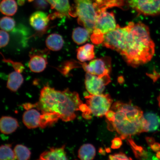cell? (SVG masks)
<instances>
[{
	"instance_id": "7a4b0ae2",
	"label": "cell",
	"mask_w": 160,
	"mask_h": 160,
	"mask_svg": "<svg viewBox=\"0 0 160 160\" xmlns=\"http://www.w3.org/2000/svg\"><path fill=\"white\" fill-rule=\"evenodd\" d=\"M129 34L123 51L120 54L128 64L133 67L148 62L155 53V44L150 36L149 28L139 22H130Z\"/></svg>"
},
{
	"instance_id": "b9f144b4",
	"label": "cell",
	"mask_w": 160,
	"mask_h": 160,
	"mask_svg": "<svg viewBox=\"0 0 160 160\" xmlns=\"http://www.w3.org/2000/svg\"></svg>"
},
{
	"instance_id": "3957f363",
	"label": "cell",
	"mask_w": 160,
	"mask_h": 160,
	"mask_svg": "<svg viewBox=\"0 0 160 160\" xmlns=\"http://www.w3.org/2000/svg\"><path fill=\"white\" fill-rule=\"evenodd\" d=\"M111 109L115 112V119L112 122H107L108 128L117 132L122 139L144 132V113L140 108L131 102L117 101L112 105Z\"/></svg>"
},
{
	"instance_id": "44dd1931",
	"label": "cell",
	"mask_w": 160,
	"mask_h": 160,
	"mask_svg": "<svg viewBox=\"0 0 160 160\" xmlns=\"http://www.w3.org/2000/svg\"><path fill=\"white\" fill-rule=\"evenodd\" d=\"M94 4L97 14L106 11L109 8L113 7H121L124 5L125 0H94Z\"/></svg>"
},
{
	"instance_id": "74e56055",
	"label": "cell",
	"mask_w": 160,
	"mask_h": 160,
	"mask_svg": "<svg viewBox=\"0 0 160 160\" xmlns=\"http://www.w3.org/2000/svg\"><path fill=\"white\" fill-rule=\"evenodd\" d=\"M156 156H157V158L160 159V151L157 152Z\"/></svg>"
},
{
	"instance_id": "4fadbf2b",
	"label": "cell",
	"mask_w": 160,
	"mask_h": 160,
	"mask_svg": "<svg viewBox=\"0 0 160 160\" xmlns=\"http://www.w3.org/2000/svg\"><path fill=\"white\" fill-rule=\"evenodd\" d=\"M41 115L38 110L32 108L28 109L23 115L24 124L29 129L39 127Z\"/></svg>"
},
{
	"instance_id": "8fae6325",
	"label": "cell",
	"mask_w": 160,
	"mask_h": 160,
	"mask_svg": "<svg viewBox=\"0 0 160 160\" xmlns=\"http://www.w3.org/2000/svg\"><path fill=\"white\" fill-rule=\"evenodd\" d=\"M49 49H32L29 53V67L32 72L40 73L44 70L48 64L47 57Z\"/></svg>"
},
{
	"instance_id": "ac0fdd59",
	"label": "cell",
	"mask_w": 160,
	"mask_h": 160,
	"mask_svg": "<svg viewBox=\"0 0 160 160\" xmlns=\"http://www.w3.org/2000/svg\"><path fill=\"white\" fill-rule=\"evenodd\" d=\"M71 8L69 0H59L54 9L56 11L55 12L49 15L50 19L53 20L56 18H69V12Z\"/></svg>"
},
{
	"instance_id": "ba28073f",
	"label": "cell",
	"mask_w": 160,
	"mask_h": 160,
	"mask_svg": "<svg viewBox=\"0 0 160 160\" xmlns=\"http://www.w3.org/2000/svg\"><path fill=\"white\" fill-rule=\"evenodd\" d=\"M128 3L139 14L150 16L160 14V0H129Z\"/></svg>"
},
{
	"instance_id": "4dcf8cb0",
	"label": "cell",
	"mask_w": 160,
	"mask_h": 160,
	"mask_svg": "<svg viewBox=\"0 0 160 160\" xmlns=\"http://www.w3.org/2000/svg\"><path fill=\"white\" fill-rule=\"evenodd\" d=\"M3 61L11 63L15 71H19L22 73L24 69L23 65L21 63L13 62L9 59H5L4 58Z\"/></svg>"
},
{
	"instance_id": "836d02e7",
	"label": "cell",
	"mask_w": 160,
	"mask_h": 160,
	"mask_svg": "<svg viewBox=\"0 0 160 160\" xmlns=\"http://www.w3.org/2000/svg\"><path fill=\"white\" fill-rule=\"evenodd\" d=\"M107 122H112L114 121L115 119V112L111 109L109 110L105 114Z\"/></svg>"
},
{
	"instance_id": "f35d334b",
	"label": "cell",
	"mask_w": 160,
	"mask_h": 160,
	"mask_svg": "<svg viewBox=\"0 0 160 160\" xmlns=\"http://www.w3.org/2000/svg\"><path fill=\"white\" fill-rule=\"evenodd\" d=\"M19 1L20 2H18L19 4L20 5H23L24 3L23 0H19Z\"/></svg>"
},
{
	"instance_id": "cb8c5ba5",
	"label": "cell",
	"mask_w": 160,
	"mask_h": 160,
	"mask_svg": "<svg viewBox=\"0 0 160 160\" xmlns=\"http://www.w3.org/2000/svg\"><path fill=\"white\" fill-rule=\"evenodd\" d=\"M18 9L17 3L15 0H2L0 6L2 13L7 16H13L17 12Z\"/></svg>"
},
{
	"instance_id": "4316f807",
	"label": "cell",
	"mask_w": 160,
	"mask_h": 160,
	"mask_svg": "<svg viewBox=\"0 0 160 160\" xmlns=\"http://www.w3.org/2000/svg\"><path fill=\"white\" fill-rule=\"evenodd\" d=\"M0 26L2 30L7 32L11 31L14 28L15 22L13 19L8 17H4L1 19Z\"/></svg>"
},
{
	"instance_id": "484cf974",
	"label": "cell",
	"mask_w": 160,
	"mask_h": 160,
	"mask_svg": "<svg viewBox=\"0 0 160 160\" xmlns=\"http://www.w3.org/2000/svg\"><path fill=\"white\" fill-rule=\"evenodd\" d=\"M11 145H2L0 148V160H15L14 152L11 148Z\"/></svg>"
},
{
	"instance_id": "277c9868",
	"label": "cell",
	"mask_w": 160,
	"mask_h": 160,
	"mask_svg": "<svg viewBox=\"0 0 160 160\" xmlns=\"http://www.w3.org/2000/svg\"><path fill=\"white\" fill-rule=\"evenodd\" d=\"M75 4L71 7L70 16L78 17V23L83 26L90 33L94 29L97 18V12L92 0H74Z\"/></svg>"
},
{
	"instance_id": "d6a6232c",
	"label": "cell",
	"mask_w": 160,
	"mask_h": 160,
	"mask_svg": "<svg viewBox=\"0 0 160 160\" xmlns=\"http://www.w3.org/2000/svg\"><path fill=\"white\" fill-rule=\"evenodd\" d=\"M122 145V139L121 137H116L112 141L111 148L113 149L119 148Z\"/></svg>"
},
{
	"instance_id": "d590c367",
	"label": "cell",
	"mask_w": 160,
	"mask_h": 160,
	"mask_svg": "<svg viewBox=\"0 0 160 160\" xmlns=\"http://www.w3.org/2000/svg\"><path fill=\"white\" fill-rule=\"evenodd\" d=\"M51 6V9H54L58 2L59 0H47Z\"/></svg>"
},
{
	"instance_id": "e0dca14e",
	"label": "cell",
	"mask_w": 160,
	"mask_h": 160,
	"mask_svg": "<svg viewBox=\"0 0 160 160\" xmlns=\"http://www.w3.org/2000/svg\"><path fill=\"white\" fill-rule=\"evenodd\" d=\"M95 57L94 47L88 43L77 50V59L82 62L92 60Z\"/></svg>"
},
{
	"instance_id": "5bb4252c",
	"label": "cell",
	"mask_w": 160,
	"mask_h": 160,
	"mask_svg": "<svg viewBox=\"0 0 160 160\" xmlns=\"http://www.w3.org/2000/svg\"><path fill=\"white\" fill-rule=\"evenodd\" d=\"M65 145L60 148H52L42 153L40 160H68L65 150Z\"/></svg>"
},
{
	"instance_id": "2e32d148",
	"label": "cell",
	"mask_w": 160,
	"mask_h": 160,
	"mask_svg": "<svg viewBox=\"0 0 160 160\" xmlns=\"http://www.w3.org/2000/svg\"><path fill=\"white\" fill-rule=\"evenodd\" d=\"M19 127L17 120L8 116H3L0 121V129L2 133L10 134L15 132Z\"/></svg>"
},
{
	"instance_id": "52a82bcc",
	"label": "cell",
	"mask_w": 160,
	"mask_h": 160,
	"mask_svg": "<svg viewBox=\"0 0 160 160\" xmlns=\"http://www.w3.org/2000/svg\"><path fill=\"white\" fill-rule=\"evenodd\" d=\"M91 113L96 117H103L110 109L113 100L108 94L91 95L85 97Z\"/></svg>"
},
{
	"instance_id": "5b68a950",
	"label": "cell",
	"mask_w": 160,
	"mask_h": 160,
	"mask_svg": "<svg viewBox=\"0 0 160 160\" xmlns=\"http://www.w3.org/2000/svg\"><path fill=\"white\" fill-rule=\"evenodd\" d=\"M114 14L106 11L98 14L94 29L91 37V41L96 45L103 43L104 35L117 27Z\"/></svg>"
},
{
	"instance_id": "30bf717a",
	"label": "cell",
	"mask_w": 160,
	"mask_h": 160,
	"mask_svg": "<svg viewBox=\"0 0 160 160\" xmlns=\"http://www.w3.org/2000/svg\"><path fill=\"white\" fill-rule=\"evenodd\" d=\"M82 67L87 72L98 76L109 74L111 69V59L105 57L92 60L89 63H82Z\"/></svg>"
},
{
	"instance_id": "d4e9b609",
	"label": "cell",
	"mask_w": 160,
	"mask_h": 160,
	"mask_svg": "<svg viewBox=\"0 0 160 160\" xmlns=\"http://www.w3.org/2000/svg\"><path fill=\"white\" fill-rule=\"evenodd\" d=\"M16 159L18 160H29L31 152L26 146L19 144L15 146L13 150Z\"/></svg>"
},
{
	"instance_id": "7402d4cb",
	"label": "cell",
	"mask_w": 160,
	"mask_h": 160,
	"mask_svg": "<svg viewBox=\"0 0 160 160\" xmlns=\"http://www.w3.org/2000/svg\"><path fill=\"white\" fill-rule=\"evenodd\" d=\"M96 153L95 147L91 144L87 143L80 147L78 157L81 160H93Z\"/></svg>"
},
{
	"instance_id": "6da1fadb",
	"label": "cell",
	"mask_w": 160,
	"mask_h": 160,
	"mask_svg": "<svg viewBox=\"0 0 160 160\" xmlns=\"http://www.w3.org/2000/svg\"><path fill=\"white\" fill-rule=\"evenodd\" d=\"M83 104L77 92L68 88L58 91L47 85L41 90L39 102L32 104V107H36L42 113L49 114L58 120L69 122L75 119L76 112L81 111Z\"/></svg>"
},
{
	"instance_id": "d6986e66",
	"label": "cell",
	"mask_w": 160,
	"mask_h": 160,
	"mask_svg": "<svg viewBox=\"0 0 160 160\" xmlns=\"http://www.w3.org/2000/svg\"><path fill=\"white\" fill-rule=\"evenodd\" d=\"M23 81V78L21 72L15 71L9 75L7 87L11 91L17 92L22 84Z\"/></svg>"
},
{
	"instance_id": "9a60e30c",
	"label": "cell",
	"mask_w": 160,
	"mask_h": 160,
	"mask_svg": "<svg viewBox=\"0 0 160 160\" xmlns=\"http://www.w3.org/2000/svg\"><path fill=\"white\" fill-rule=\"evenodd\" d=\"M160 126V118L156 114L147 112L143 114V128L145 132H154Z\"/></svg>"
},
{
	"instance_id": "f546056e",
	"label": "cell",
	"mask_w": 160,
	"mask_h": 160,
	"mask_svg": "<svg viewBox=\"0 0 160 160\" xmlns=\"http://www.w3.org/2000/svg\"><path fill=\"white\" fill-rule=\"evenodd\" d=\"M9 41V35L6 31H1V48L5 47L8 45Z\"/></svg>"
},
{
	"instance_id": "8d00e7d4",
	"label": "cell",
	"mask_w": 160,
	"mask_h": 160,
	"mask_svg": "<svg viewBox=\"0 0 160 160\" xmlns=\"http://www.w3.org/2000/svg\"><path fill=\"white\" fill-rule=\"evenodd\" d=\"M146 140L149 146L153 144L155 142L154 138H153L152 137H146Z\"/></svg>"
},
{
	"instance_id": "1f68e13d",
	"label": "cell",
	"mask_w": 160,
	"mask_h": 160,
	"mask_svg": "<svg viewBox=\"0 0 160 160\" xmlns=\"http://www.w3.org/2000/svg\"><path fill=\"white\" fill-rule=\"evenodd\" d=\"M47 0H35V6L37 9L44 10L47 8L48 4Z\"/></svg>"
},
{
	"instance_id": "603a6c76",
	"label": "cell",
	"mask_w": 160,
	"mask_h": 160,
	"mask_svg": "<svg viewBox=\"0 0 160 160\" xmlns=\"http://www.w3.org/2000/svg\"><path fill=\"white\" fill-rule=\"evenodd\" d=\"M91 33L84 28L78 27L74 29L72 38L78 45H82L88 40Z\"/></svg>"
},
{
	"instance_id": "7c38bea8",
	"label": "cell",
	"mask_w": 160,
	"mask_h": 160,
	"mask_svg": "<svg viewBox=\"0 0 160 160\" xmlns=\"http://www.w3.org/2000/svg\"><path fill=\"white\" fill-rule=\"evenodd\" d=\"M50 19L49 16L42 11L34 13L30 18V25L40 32H43L47 30Z\"/></svg>"
},
{
	"instance_id": "ab89813d",
	"label": "cell",
	"mask_w": 160,
	"mask_h": 160,
	"mask_svg": "<svg viewBox=\"0 0 160 160\" xmlns=\"http://www.w3.org/2000/svg\"><path fill=\"white\" fill-rule=\"evenodd\" d=\"M158 103H159V107L160 108V95H159V97L158 98Z\"/></svg>"
},
{
	"instance_id": "f1b7e54d",
	"label": "cell",
	"mask_w": 160,
	"mask_h": 160,
	"mask_svg": "<svg viewBox=\"0 0 160 160\" xmlns=\"http://www.w3.org/2000/svg\"><path fill=\"white\" fill-rule=\"evenodd\" d=\"M108 160H133L131 158L128 157L124 153L120 152L113 155H110Z\"/></svg>"
},
{
	"instance_id": "60d3db41",
	"label": "cell",
	"mask_w": 160,
	"mask_h": 160,
	"mask_svg": "<svg viewBox=\"0 0 160 160\" xmlns=\"http://www.w3.org/2000/svg\"><path fill=\"white\" fill-rule=\"evenodd\" d=\"M28 1L29 2H31L33 1V0H28Z\"/></svg>"
},
{
	"instance_id": "e575fe53",
	"label": "cell",
	"mask_w": 160,
	"mask_h": 160,
	"mask_svg": "<svg viewBox=\"0 0 160 160\" xmlns=\"http://www.w3.org/2000/svg\"><path fill=\"white\" fill-rule=\"evenodd\" d=\"M150 147L153 151L158 152L160 151V143H159L155 142Z\"/></svg>"
},
{
	"instance_id": "8992f818",
	"label": "cell",
	"mask_w": 160,
	"mask_h": 160,
	"mask_svg": "<svg viewBox=\"0 0 160 160\" xmlns=\"http://www.w3.org/2000/svg\"><path fill=\"white\" fill-rule=\"evenodd\" d=\"M129 31L128 25L121 27L117 25L114 30L104 35L103 44L104 47L121 54L124 48Z\"/></svg>"
},
{
	"instance_id": "83f0119b",
	"label": "cell",
	"mask_w": 160,
	"mask_h": 160,
	"mask_svg": "<svg viewBox=\"0 0 160 160\" xmlns=\"http://www.w3.org/2000/svg\"><path fill=\"white\" fill-rule=\"evenodd\" d=\"M129 142L132 148L134 153H135L136 157L139 159H146L147 157V152L144 150L143 148L136 145L132 139H129Z\"/></svg>"
},
{
	"instance_id": "9c48e42d",
	"label": "cell",
	"mask_w": 160,
	"mask_h": 160,
	"mask_svg": "<svg viewBox=\"0 0 160 160\" xmlns=\"http://www.w3.org/2000/svg\"><path fill=\"white\" fill-rule=\"evenodd\" d=\"M111 80L109 74L98 76L87 72L85 80L86 89L90 95L101 94Z\"/></svg>"
},
{
	"instance_id": "ffe728a7",
	"label": "cell",
	"mask_w": 160,
	"mask_h": 160,
	"mask_svg": "<svg viewBox=\"0 0 160 160\" xmlns=\"http://www.w3.org/2000/svg\"><path fill=\"white\" fill-rule=\"evenodd\" d=\"M48 48L51 51H58L61 50L64 45V40L61 35L53 33L49 35L46 40Z\"/></svg>"
}]
</instances>
